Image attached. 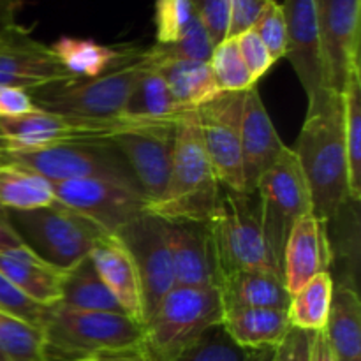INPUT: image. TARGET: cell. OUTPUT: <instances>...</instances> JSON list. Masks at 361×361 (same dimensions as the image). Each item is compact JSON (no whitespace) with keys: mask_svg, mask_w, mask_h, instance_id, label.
<instances>
[{"mask_svg":"<svg viewBox=\"0 0 361 361\" xmlns=\"http://www.w3.org/2000/svg\"><path fill=\"white\" fill-rule=\"evenodd\" d=\"M263 361H264V360H263Z\"/></svg>","mask_w":361,"mask_h":361,"instance_id":"f5cc1de1","label":"cell"},{"mask_svg":"<svg viewBox=\"0 0 361 361\" xmlns=\"http://www.w3.org/2000/svg\"><path fill=\"white\" fill-rule=\"evenodd\" d=\"M0 361H48L41 328L0 312Z\"/></svg>","mask_w":361,"mask_h":361,"instance_id":"836d02e7","label":"cell"},{"mask_svg":"<svg viewBox=\"0 0 361 361\" xmlns=\"http://www.w3.org/2000/svg\"><path fill=\"white\" fill-rule=\"evenodd\" d=\"M254 194L259 203L264 238L282 274V256L293 226L303 215L312 214L309 187L293 148H286L277 162L261 176Z\"/></svg>","mask_w":361,"mask_h":361,"instance_id":"9c48e42d","label":"cell"},{"mask_svg":"<svg viewBox=\"0 0 361 361\" xmlns=\"http://www.w3.org/2000/svg\"><path fill=\"white\" fill-rule=\"evenodd\" d=\"M208 63L221 92H249L250 88L256 87L240 55L235 37H228L214 46Z\"/></svg>","mask_w":361,"mask_h":361,"instance_id":"d590c367","label":"cell"},{"mask_svg":"<svg viewBox=\"0 0 361 361\" xmlns=\"http://www.w3.org/2000/svg\"><path fill=\"white\" fill-rule=\"evenodd\" d=\"M310 361H337L324 331H312L310 335Z\"/></svg>","mask_w":361,"mask_h":361,"instance_id":"bcb514c9","label":"cell"},{"mask_svg":"<svg viewBox=\"0 0 361 361\" xmlns=\"http://www.w3.org/2000/svg\"><path fill=\"white\" fill-rule=\"evenodd\" d=\"M247 92H221L197 108L201 136L222 187L245 192L242 166V113Z\"/></svg>","mask_w":361,"mask_h":361,"instance_id":"8fae6325","label":"cell"},{"mask_svg":"<svg viewBox=\"0 0 361 361\" xmlns=\"http://www.w3.org/2000/svg\"><path fill=\"white\" fill-rule=\"evenodd\" d=\"M316 11L324 85L342 95L360 69L361 0H316Z\"/></svg>","mask_w":361,"mask_h":361,"instance_id":"5bb4252c","label":"cell"},{"mask_svg":"<svg viewBox=\"0 0 361 361\" xmlns=\"http://www.w3.org/2000/svg\"><path fill=\"white\" fill-rule=\"evenodd\" d=\"M268 0H229V37L252 28Z\"/></svg>","mask_w":361,"mask_h":361,"instance_id":"b9f144b4","label":"cell"},{"mask_svg":"<svg viewBox=\"0 0 361 361\" xmlns=\"http://www.w3.org/2000/svg\"><path fill=\"white\" fill-rule=\"evenodd\" d=\"M175 286L215 288V264L212 257L207 224L189 221H166Z\"/></svg>","mask_w":361,"mask_h":361,"instance_id":"ffe728a7","label":"cell"},{"mask_svg":"<svg viewBox=\"0 0 361 361\" xmlns=\"http://www.w3.org/2000/svg\"><path fill=\"white\" fill-rule=\"evenodd\" d=\"M221 183L215 176L201 136L197 109L183 113L176 123L175 154L164 194L148 214L164 221L207 224L214 215Z\"/></svg>","mask_w":361,"mask_h":361,"instance_id":"7a4b0ae2","label":"cell"},{"mask_svg":"<svg viewBox=\"0 0 361 361\" xmlns=\"http://www.w3.org/2000/svg\"><path fill=\"white\" fill-rule=\"evenodd\" d=\"M293 152L309 187L312 214L330 224L351 201L342 95L331 94L323 104L307 109Z\"/></svg>","mask_w":361,"mask_h":361,"instance_id":"6da1fadb","label":"cell"},{"mask_svg":"<svg viewBox=\"0 0 361 361\" xmlns=\"http://www.w3.org/2000/svg\"><path fill=\"white\" fill-rule=\"evenodd\" d=\"M53 183L18 166H0V207L4 210H35L55 203Z\"/></svg>","mask_w":361,"mask_h":361,"instance_id":"f546056e","label":"cell"},{"mask_svg":"<svg viewBox=\"0 0 361 361\" xmlns=\"http://www.w3.org/2000/svg\"><path fill=\"white\" fill-rule=\"evenodd\" d=\"M0 147H6V143H4V136H2V133H0Z\"/></svg>","mask_w":361,"mask_h":361,"instance_id":"f907efd6","label":"cell"},{"mask_svg":"<svg viewBox=\"0 0 361 361\" xmlns=\"http://www.w3.org/2000/svg\"><path fill=\"white\" fill-rule=\"evenodd\" d=\"M264 361H279L277 360V355H275V349H274V351L268 353V356H267V358H264Z\"/></svg>","mask_w":361,"mask_h":361,"instance_id":"681fc988","label":"cell"},{"mask_svg":"<svg viewBox=\"0 0 361 361\" xmlns=\"http://www.w3.org/2000/svg\"><path fill=\"white\" fill-rule=\"evenodd\" d=\"M192 4L214 46L229 37V0H192Z\"/></svg>","mask_w":361,"mask_h":361,"instance_id":"60d3db41","label":"cell"},{"mask_svg":"<svg viewBox=\"0 0 361 361\" xmlns=\"http://www.w3.org/2000/svg\"><path fill=\"white\" fill-rule=\"evenodd\" d=\"M55 200L116 235L122 228L148 212L140 189L106 178H81L53 183Z\"/></svg>","mask_w":361,"mask_h":361,"instance_id":"7c38bea8","label":"cell"},{"mask_svg":"<svg viewBox=\"0 0 361 361\" xmlns=\"http://www.w3.org/2000/svg\"><path fill=\"white\" fill-rule=\"evenodd\" d=\"M331 250L328 224L314 214L303 215L293 226L282 256V279L289 295H295L316 275L330 271Z\"/></svg>","mask_w":361,"mask_h":361,"instance_id":"ac0fdd59","label":"cell"},{"mask_svg":"<svg viewBox=\"0 0 361 361\" xmlns=\"http://www.w3.org/2000/svg\"><path fill=\"white\" fill-rule=\"evenodd\" d=\"M334 288L330 271L310 279L303 288L291 295L288 307L289 324L303 331H323L330 314Z\"/></svg>","mask_w":361,"mask_h":361,"instance_id":"4dcf8cb0","label":"cell"},{"mask_svg":"<svg viewBox=\"0 0 361 361\" xmlns=\"http://www.w3.org/2000/svg\"><path fill=\"white\" fill-rule=\"evenodd\" d=\"M235 39L236 44H238L240 55H242L243 62H245L247 69H249L250 78H252L254 83L257 85V81L274 67L275 60L271 59L267 46L263 44V41L257 37V34L252 28L242 32V34L236 35Z\"/></svg>","mask_w":361,"mask_h":361,"instance_id":"ab89813d","label":"cell"},{"mask_svg":"<svg viewBox=\"0 0 361 361\" xmlns=\"http://www.w3.org/2000/svg\"><path fill=\"white\" fill-rule=\"evenodd\" d=\"M344 141L349 169V200L361 196V78L360 69L349 76L344 94Z\"/></svg>","mask_w":361,"mask_h":361,"instance_id":"1f68e13d","label":"cell"},{"mask_svg":"<svg viewBox=\"0 0 361 361\" xmlns=\"http://www.w3.org/2000/svg\"><path fill=\"white\" fill-rule=\"evenodd\" d=\"M140 120L120 115L115 118L94 120L76 116L55 115V113L34 111L13 118H0V133L4 143L11 148H44L59 145H95L111 143L113 137L130 129L145 126Z\"/></svg>","mask_w":361,"mask_h":361,"instance_id":"30bf717a","label":"cell"},{"mask_svg":"<svg viewBox=\"0 0 361 361\" xmlns=\"http://www.w3.org/2000/svg\"><path fill=\"white\" fill-rule=\"evenodd\" d=\"M187 111L190 109L175 101L164 78L155 69L143 66L122 115L140 122H178Z\"/></svg>","mask_w":361,"mask_h":361,"instance_id":"4316f807","label":"cell"},{"mask_svg":"<svg viewBox=\"0 0 361 361\" xmlns=\"http://www.w3.org/2000/svg\"><path fill=\"white\" fill-rule=\"evenodd\" d=\"M0 274L41 305L51 307L60 302L63 274L39 259L27 247L0 252Z\"/></svg>","mask_w":361,"mask_h":361,"instance_id":"cb8c5ba5","label":"cell"},{"mask_svg":"<svg viewBox=\"0 0 361 361\" xmlns=\"http://www.w3.org/2000/svg\"><path fill=\"white\" fill-rule=\"evenodd\" d=\"M76 361H97L95 358H87V360H76Z\"/></svg>","mask_w":361,"mask_h":361,"instance_id":"816d5d0a","label":"cell"},{"mask_svg":"<svg viewBox=\"0 0 361 361\" xmlns=\"http://www.w3.org/2000/svg\"><path fill=\"white\" fill-rule=\"evenodd\" d=\"M323 331L337 361H361V303L355 288H334Z\"/></svg>","mask_w":361,"mask_h":361,"instance_id":"484cf974","label":"cell"},{"mask_svg":"<svg viewBox=\"0 0 361 361\" xmlns=\"http://www.w3.org/2000/svg\"><path fill=\"white\" fill-rule=\"evenodd\" d=\"M286 148L288 147L275 130L259 92L256 87L250 88L245 94L242 113V166L245 192L254 194L261 176L277 162Z\"/></svg>","mask_w":361,"mask_h":361,"instance_id":"d6986e66","label":"cell"},{"mask_svg":"<svg viewBox=\"0 0 361 361\" xmlns=\"http://www.w3.org/2000/svg\"><path fill=\"white\" fill-rule=\"evenodd\" d=\"M268 351H250L236 344L221 323L208 328L200 338L169 361H263Z\"/></svg>","mask_w":361,"mask_h":361,"instance_id":"d6a6232c","label":"cell"},{"mask_svg":"<svg viewBox=\"0 0 361 361\" xmlns=\"http://www.w3.org/2000/svg\"><path fill=\"white\" fill-rule=\"evenodd\" d=\"M221 324L236 344L250 351L277 349L291 330L288 310L281 309L226 310Z\"/></svg>","mask_w":361,"mask_h":361,"instance_id":"d4e9b609","label":"cell"},{"mask_svg":"<svg viewBox=\"0 0 361 361\" xmlns=\"http://www.w3.org/2000/svg\"><path fill=\"white\" fill-rule=\"evenodd\" d=\"M20 6V0H0V37L18 27L16 13Z\"/></svg>","mask_w":361,"mask_h":361,"instance_id":"7dc6e473","label":"cell"},{"mask_svg":"<svg viewBox=\"0 0 361 361\" xmlns=\"http://www.w3.org/2000/svg\"><path fill=\"white\" fill-rule=\"evenodd\" d=\"M60 305L78 310H99V312H123L122 307L99 277L90 256L67 270L62 277ZM126 314V312H123Z\"/></svg>","mask_w":361,"mask_h":361,"instance_id":"f1b7e54d","label":"cell"},{"mask_svg":"<svg viewBox=\"0 0 361 361\" xmlns=\"http://www.w3.org/2000/svg\"><path fill=\"white\" fill-rule=\"evenodd\" d=\"M97 361H147L136 349L123 353H113V355H102L95 358Z\"/></svg>","mask_w":361,"mask_h":361,"instance_id":"c3c4849f","label":"cell"},{"mask_svg":"<svg viewBox=\"0 0 361 361\" xmlns=\"http://www.w3.org/2000/svg\"><path fill=\"white\" fill-rule=\"evenodd\" d=\"M252 30L267 46L275 62L286 56V51H288V32H286V20L281 4L275 2V0H268L257 20L254 21Z\"/></svg>","mask_w":361,"mask_h":361,"instance_id":"f35d334b","label":"cell"},{"mask_svg":"<svg viewBox=\"0 0 361 361\" xmlns=\"http://www.w3.org/2000/svg\"><path fill=\"white\" fill-rule=\"evenodd\" d=\"M212 51H214V42L196 16L178 41L171 44H154L148 49H141L140 59L147 67H155L159 63L171 62V60L208 62Z\"/></svg>","mask_w":361,"mask_h":361,"instance_id":"e575fe53","label":"cell"},{"mask_svg":"<svg viewBox=\"0 0 361 361\" xmlns=\"http://www.w3.org/2000/svg\"><path fill=\"white\" fill-rule=\"evenodd\" d=\"M222 312L235 309H281L288 310L291 295L284 279L275 271L243 270L215 281Z\"/></svg>","mask_w":361,"mask_h":361,"instance_id":"7402d4cb","label":"cell"},{"mask_svg":"<svg viewBox=\"0 0 361 361\" xmlns=\"http://www.w3.org/2000/svg\"><path fill=\"white\" fill-rule=\"evenodd\" d=\"M90 261L123 312L137 324H143L140 275L127 247L115 235H109L92 250Z\"/></svg>","mask_w":361,"mask_h":361,"instance_id":"44dd1931","label":"cell"},{"mask_svg":"<svg viewBox=\"0 0 361 361\" xmlns=\"http://www.w3.org/2000/svg\"><path fill=\"white\" fill-rule=\"evenodd\" d=\"M71 80L76 78L63 69L51 48L32 39L23 27L0 37V87L32 92Z\"/></svg>","mask_w":361,"mask_h":361,"instance_id":"e0dca14e","label":"cell"},{"mask_svg":"<svg viewBox=\"0 0 361 361\" xmlns=\"http://www.w3.org/2000/svg\"><path fill=\"white\" fill-rule=\"evenodd\" d=\"M42 334L46 360L76 361L133 351L140 345L141 324L123 312L78 310L55 303Z\"/></svg>","mask_w":361,"mask_h":361,"instance_id":"277c9868","label":"cell"},{"mask_svg":"<svg viewBox=\"0 0 361 361\" xmlns=\"http://www.w3.org/2000/svg\"><path fill=\"white\" fill-rule=\"evenodd\" d=\"M20 247H25V245L21 243L20 236L16 235L13 226H11L6 210L0 207V252L20 249Z\"/></svg>","mask_w":361,"mask_h":361,"instance_id":"f6af8a7d","label":"cell"},{"mask_svg":"<svg viewBox=\"0 0 361 361\" xmlns=\"http://www.w3.org/2000/svg\"><path fill=\"white\" fill-rule=\"evenodd\" d=\"M35 106L30 94L23 88L0 87V118H13L34 111Z\"/></svg>","mask_w":361,"mask_h":361,"instance_id":"ee69618b","label":"cell"},{"mask_svg":"<svg viewBox=\"0 0 361 361\" xmlns=\"http://www.w3.org/2000/svg\"><path fill=\"white\" fill-rule=\"evenodd\" d=\"M0 166H18L51 183L106 178L136 187L133 173L111 143L59 145L44 148L0 147Z\"/></svg>","mask_w":361,"mask_h":361,"instance_id":"52a82bcc","label":"cell"},{"mask_svg":"<svg viewBox=\"0 0 361 361\" xmlns=\"http://www.w3.org/2000/svg\"><path fill=\"white\" fill-rule=\"evenodd\" d=\"M150 69H155L164 78L175 101L187 109H197L221 94L208 62L171 60Z\"/></svg>","mask_w":361,"mask_h":361,"instance_id":"83f0119b","label":"cell"},{"mask_svg":"<svg viewBox=\"0 0 361 361\" xmlns=\"http://www.w3.org/2000/svg\"><path fill=\"white\" fill-rule=\"evenodd\" d=\"M281 6L288 32L286 56L305 90L307 109L316 108L335 94L324 85L316 0H284Z\"/></svg>","mask_w":361,"mask_h":361,"instance_id":"2e32d148","label":"cell"},{"mask_svg":"<svg viewBox=\"0 0 361 361\" xmlns=\"http://www.w3.org/2000/svg\"><path fill=\"white\" fill-rule=\"evenodd\" d=\"M115 236L127 247L136 264L143 296L145 323L162 298L175 288L166 221L147 212L120 229Z\"/></svg>","mask_w":361,"mask_h":361,"instance_id":"4fadbf2b","label":"cell"},{"mask_svg":"<svg viewBox=\"0 0 361 361\" xmlns=\"http://www.w3.org/2000/svg\"><path fill=\"white\" fill-rule=\"evenodd\" d=\"M7 219L30 252L66 274L90 256L108 233L66 204L51 203L35 210H6Z\"/></svg>","mask_w":361,"mask_h":361,"instance_id":"5b68a950","label":"cell"},{"mask_svg":"<svg viewBox=\"0 0 361 361\" xmlns=\"http://www.w3.org/2000/svg\"><path fill=\"white\" fill-rule=\"evenodd\" d=\"M49 309L51 307L41 305V303L28 298L9 279L0 274V312L9 314V316L18 317V319L42 330V326L48 321Z\"/></svg>","mask_w":361,"mask_h":361,"instance_id":"74e56055","label":"cell"},{"mask_svg":"<svg viewBox=\"0 0 361 361\" xmlns=\"http://www.w3.org/2000/svg\"><path fill=\"white\" fill-rule=\"evenodd\" d=\"M51 51L62 63L63 69L73 74L78 80H92L99 78L123 63L133 62L140 53V48L134 46H102L92 39H78L63 35L53 42Z\"/></svg>","mask_w":361,"mask_h":361,"instance_id":"603a6c76","label":"cell"},{"mask_svg":"<svg viewBox=\"0 0 361 361\" xmlns=\"http://www.w3.org/2000/svg\"><path fill=\"white\" fill-rule=\"evenodd\" d=\"M310 335L312 331H303L293 328L281 342L275 355L279 361H310Z\"/></svg>","mask_w":361,"mask_h":361,"instance_id":"7bdbcfd3","label":"cell"},{"mask_svg":"<svg viewBox=\"0 0 361 361\" xmlns=\"http://www.w3.org/2000/svg\"><path fill=\"white\" fill-rule=\"evenodd\" d=\"M176 123H145L118 134L111 141L129 166L148 207L161 200L168 185L175 154Z\"/></svg>","mask_w":361,"mask_h":361,"instance_id":"9a60e30c","label":"cell"},{"mask_svg":"<svg viewBox=\"0 0 361 361\" xmlns=\"http://www.w3.org/2000/svg\"><path fill=\"white\" fill-rule=\"evenodd\" d=\"M207 229L215 281L243 270L275 271L282 277L264 238L256 194L235 192L221 185Z\"/></svg>","mask_w":361,"mask_h":361,"instance_id":"3957f363","label":"cell"},{"mask_svg":"<svg viewBox=\"0 0 361 361\" xmlns=\"http://www.w3.org/2000/svg\"><path fill=\"white\" fill-rule=\"evenodd\" d=\"M221 319V298L214 286H175L141 326L136 351L147 361H169Z\"/></svg>","mask_w":361,"mask_h":361,"instance_id":"8992f818","label":"cell"},{"mask_svg":"<svg viewBox=\"0 0 361 361\" xmlns=\"http://www.w3.org/2000/svg\"><path fill=\"white\" fill-rule=\"evenodd\" d=\"M136 59L92 80H71L28 92L34 106L41 111L76 118H115L126 109L130 90L140 76L143 63Z\"/></svg>","mask_w":361,"mask_h":361,"instance_id":"ba28073f","label":"cell"},{"mask_svg":"<svg viewBox=\"0 0 361 361\" xmlns=\"http://www.w3.org/2000/svg\"><path fill=\"white\" fill-rule=\"evenodd\" d=\"M196 18L192 0H155L157 44L178 41Z\"/></svg>","mask_w":361,"mask_h":361,"instance_id":"8d00e7d4","label":"cell"}]
</instances>
